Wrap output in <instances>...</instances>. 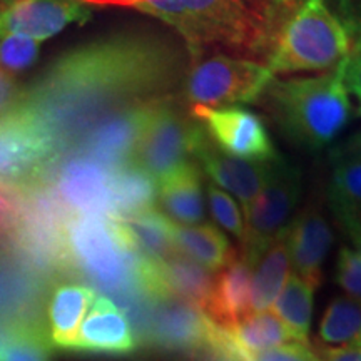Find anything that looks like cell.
<instances>
[{
	"instance_id": "cell-14",
	"label": "cell",
	"mask_w": 361,
	"mask_h": 361,
	"mask_svg": "<svg viewBox=\"0 0 361 361\" xmlns=\"http://www.w3.org/2000/svg\"><path fill=\"white\" fill-rule=\"evenodd\" d=\"M149 340L164 348H197L218 345V328L204 311L186 301L166 298L152 303Z\"/></svg>"
},
{
	"instance_id": "cell-11",
	"label": "cell",
	"mask_w": 361,
	"mask_h": 361,
	"mask_svg": "<svg viewBox=\"0 0 361 361\" xmlns=\"http://www.w3.org/2000/svg\"><path fill=\"white\" fill-rule=\"evenodd\" d=\"M192 117L226 154L246 161L268 162L279 154L263 121L241 107H192Z\"/></svg>"
},
{
	"instance_id": "cell-8",
	"label": "cell",
	"mask_w": 361,
	"mask_h": 361,
	"mask_svg": "<svg viewBox=\"0 0 361 361\" xmlns=\"http://www.w3.org/2000/svg\"><path fill=\"white\" fill-rule=\"evenodd\" d=\"M57 162L52 144L19 111L0 117V188L27 191L47 178Z\"/></svg>"
},
{
	"instance_id": "cell-38",
	"label": "cell",
	"mask_w": 361,
	"mask_h": 361,
	"mask_svg": "<svg viewBox=\"0 0 361 361\" xmlns=\"http://www.w3.org/2000/svg\"><path fill=\"white\" fill-rule=\"evenodd\" d=\"M336 219L340 221L341 228L348 233V236H351V234H361V207L351 211V213L343 214Z\"/></svg>"
},
{
	"instance_id": "cell-29",
	"label": "cell",
	"mask_w": 361,
	"mask_h": 361,
	"mask_svg": "<svg viewBox=\"0 0 361 361\" xmlns=\"http://www.w3.org/2000/svg\"><path fill=\"white\" fill-rule=\"evenodd\" d=\"M328 202L336 218L361 207V157L333 156Z\"/></svg>"
},
{
	"instance_id": "cell-33",
	"label": "cell",
	"mask_w": 361,
	"mask_h": 361,
	"mask_svg": "<svg viewBox=\"0 0 361 361\" xmlns=\"http://www.w3.org/2000/svg\"><path fill=\"white\" fill-rule=\"evenodd\" d=\"M207 201H209L211 214H213L216 223L228 233H231L243 245L246 233L245 218H243L236 201L214 184H207Z\"/></svg>"
},
{
	"instance_id": "cell-39",
	"label": "cell",
	"mask_w": 361,
	"mask_h": 361,
	"mask_svg": "<svg viewBox=\"0 0 361 361\" xmlns=\"http://www.w3.org/2000/svg\"><path fill=\"white\" fill-rule=\"evenodd\" d=\"M333 156H355L361 157V134L350 137L343 146H340L333 152Z\"/></svg>"
},
{
	"instance_id": "cell-35",
	"label": "cell",
	"mask_w": 361,
	"mask_h": 361,
	"mask_svg": "<svg viewBox=\"0 0 361 361\" xmlns=\"http://www.w3.org/2000/svg\"><path fill=\"white\" fill-rule=\"evenodd\" d=\"M241 361H322L318 353L310 348L308 343L290 341L274 348L246 353L239 356Z\"/></svg>"
},
{
	"instance_id": "cell-26",
	"label": "cell",
	"mask_w": 361,
	"mask_h": 361,
	"mask_svg": "<svg viewBox=\"0 0 361 361\" xmlns=\"http://www.w3.org/2000/svg\"><path fill=\"white\" fill-rule=\"evenodd\" d=\"M139 255L151 259H164L176 251L173 243V221L157 207L123 219Z\"/></svg>"
},
{
	"instance_id": "cell-32",
	"label": "cell",
	"mask_w": 361,
	"mask_h": 361,
	"mask_svg": "<svg viewBox=\"0 0 361 361\" xmlns=\"http://www.w3.org/2000/svg\"><path fill=\"white\" fill-rule=\"evenodd\" d=\"M340 12L335 11L348 27L351 35V49L346 57V87L358 102L361 114V13H353L341 4Z\"/></svg>"
},
{
	"instance_id": "cell-5",
	"label": "cell",
	"mask_w": 361,
	"mask_h": 361,
	"mask_svg": "<svg viewBox=\"0 0 361 361\" xmlns=\"http://www.w3.org/2000/svg\"><path fill=\"white\" fill-rule=\"evenodd\" d=\"M261 0H92L90 7H126L156 17L186 42L189 56L200 59L221 47L255 56Z\"/></svg>"
},
{
	"instance_id": "cell-7",
	"label": "cell",
	"mask_w": 361,
	"mask_h": 361,
	"mask_svg": "<svg viewBox=\"0 0 361 361\" xmlns=\"http://www.w3.org/2000/svg\"><path fill=\"white\" fill-rule=\"evenodd\" d=\"M301 173L295 164L274 157L269 162V173L258 196L245 209V243L243 255L251 263L271 241L286 231L295 218V209L300 201Z\"/></svg>"
},
{
	"instance_id": "cell-19",
	"label": "cell",
	"mask_w": 361,
	"mask_h": 361,
	"mask_svg": "<svg viewBox=\"0 0 361 361\" xmlns=\"http://www.w3.org/2000/svg\"><path fill=\"white\" fill-rule=\"evenodd\" d=\"M157 201L162 213L176 224H201L204 219V194L201 171L186 162L157 183Z\"/></svg>"
},
{
	"instance_id": "cell-15",
	"label": "cell",
	"mask_w": 361,
	"mask_h": 361,
	"mask_svg": "<svg viewBox=\"0 0 361 361\" xmlns=\"http://www.w3.org/2000/svg\"><path fill=\"white\" fill-rule=\"evenodd\" d=\"M90 17V6L82 0H22L0 11V30L29 35L35 40L51 39L71 24Z\"/></svg>"
},
{
	"instance_id": "cell-1",
	"label": "cell",
	"mask_w": 361,
	"mask_h": 361,
	"mask_svg": "<svg viewBox=\"0 0 361 361\" xmlns=\"http://www.w3.org/2000/svg\"><path fill=\"white\" fill-rule=\"evenodd\" d=\"M186 72V57L173 40L151 32L116 34L62 54L20 90L13 109L37 126L59 161L106 117L174 97Z\"/></svg>"
},
{
	"instance_id": "cell-37",
	"label": "cell",
	"mask_w": 361,
	"mask_h": 361,
	"mask_svg": "<svg viewBox=\"0 0 361 361\" xmlns=\"http://www.w3.org/2000/svg\"><path fill=\"white\" fill-rule=\"evenodd\" d=\"M20 89H17L12 75L0 71V117L13 109L17 99H19Z\"/></svg>"
},
{
	"instance_id": "cell-17",
	"label": "cell",
	"mask_w": 361,
	"mask_h": 361,
	"mask_svg": "<svg viewBox=\"0 0 361 361\" xmlns=\"http://www.w3.org/2000/svg\"><path fill=\"white\" fill-rule=\"evenodd\" d=\"M135 346L137 343L128 314L111 298L97 296L80 324L72 350L128 355L135 350Z\"/></svg>"
},
{
	"instance_id": "cell-16",
	"label": "cell",
	"mask_w": 361,
	"mask_h": 361,
	"mask_svg": "<svg viewBox=\"0 0 361 361\" xmlns=\"http://www.w3.org/2000/svg\"><path fill=\"white\" fill-rule=\"evenodd\" d=\"M288 251L295 274L318 288L323 263L333 246V229L318 206L308 204L298 213L286 229Z\"/></svg>"
},
{
	"instance_id": "cell-20",
	"label": "cell",
	"mask_w": 361,
	"mask_h": 361,
	"mask_svg": "<svg viewBox=\"0 0 361 361\" xmlns=\"http://www.w3.org/2000/svg\"><path fill=\"white\" fill-rule=\"evenodd\" d=\"M40 274L24 258L0 252V319L34 318L44 293Z\"/></svg>"
},
{
	"instance_id": "cell-36",
	"label": "cell",
	"mask_w": 361,
	"mask_h": 361,
	"mask_svg": "<svg viewBox=\"0 0 361 361\" xmlns=\"http://www.w3.org/2000/svg\"><path fill=\"white\" fill-rule=\"evenodd\" d=\"M322 361H361V343L343 346H319Z\"/></svg>"
},
{
	"instance_id": "cell-10",
	"label": "cell",
	"mask_w": 361,
	"mask_h": 361,
	"mask_svg": "<svg viewBox=\"0 0 361 361\" xmlns=\"http://www.w3.org/2000/svg\"><path fill=\"white\" fill-rule=\"evenodd\" d=\"M72 216L102 214L111 218V168L87 156L59 159L44 179Z\"/></svg>"
},
{
	"instance_id": "cell-12",
	"label": "cell",
	"mask_w": 361,
	"mask_h": 361,
	"mask_svg": "<svg viewBox=\"0 0 361 361\" xmlns=\"http://www.w3.org/2000/svg\"><path fill=\"white\" fill-rule=\"evenodd\" d=\"M161 101L164 99L137 104L106 117L96 128L90 129L72 154L87 156L107 168H116L133 161L135 146L146 128L149 116Z\"/></svg>"
},
{
	"instance_id": "cell-31",
	"label": "cell",
	"mask_w": 361,
	"mask_h": 361,
	"mask_svg": "<svg viewBox=\"0 0 361 361\" xmlns=\"http://www.w3.org/2000/svg\"><path fill=\"white\" fill-rule=\"evenodd\" d=\"M40 40L29 35L0 30V71L7 74L25 71L39 56Z\"/></svg>"
},
{
	"instance_id": "cell-28",
	"label": "cell",
	"mask_w": 361,
	"mask_h": 361,
	"mask_svg": "<svg viewBox=\"0 0 361 361\" xmlns=\"http://www.w3.org/2000/svg\"><path fill=\"white\" fill-rule=\"evenodd\" d=\"M318 336L326 346L361 343V301L350 296L333 298L319 322Z\"/></svg>"
},
{
	"instance_id": "cell-9",
	"label": "cell",
	"mask_w": 361,
	"mask_h": 361,
	"mask_svg": "<svg viewBox=\"0 0 361 361\" xmlns=\"http://www.w3.org/2000/svg\"><path fill=\"white\" fill-rule=\"evenodd\" d=\"M200 123L176 106L174 97L157 102L149 116L133 162L159 183L189 162L192 137Z\"/></svg>"
},
{
	"instance_id": "cell-24",
	"label": "cell",
	"mask_w": 361,
	"mask_h": 361,
	"mask_svg": "<svg viewBox=\"0 0 361 361\" xmlns=\"http://www.w3.org/2000/svg\"><path fill=\"white\" fill-rule=\"evenodd\" d=\"M250 264L252 273V313L268 311L290 276L291 261L286 231L271 241Z\"/></svg>"
},
{
	"instance_id": "cell-23",
	"label": "cell",
	"mask_w": 361,
	"mask_h": 361,
	"mask_svg": "<svg viewBox=\"0 0 361 361\" xmlns=\"http://www.w3.org/2000/svg\"><path fill=\"white\" fill-rule=\"evenodd\" d=\"M111 218L128 219L156 207L157 183L133 161L111 168Z\"/></svg>"
},
{
	"instance_id": "cell-18",
	"label": "cell",
	"mask_w": 361,
	"mask_h": 361,
	"mask_svg": "<svg viewBox=\"0 0 361 361\" xmlns=\"http://www.w3.org/2000/svg\"><path fill=\"white\" fill-rule=\"evenodd\" d=\"M202 311L221 329L252 313V273L243 251H234L231 259L218 271Z\"/></svg>"
},
{
	"instance_id": "cell-2",
	"label": "cell",
	"mask_w": 361,
	"mask_h": 361,
	"mask_svg": "<svg viewBox=\"0 0 361 361\" xmlns=\"http://www.w3.org/2000/svg\"><path fill=\"white\" fill-rule=\"evenodd\" d=\"M350 49L348 27L329 0H261L255 57L274 75L329 71Z\"/></svg>"
},
{
	"instance_id": "cell-27",
	"label": "cell",
	"mask_w": 361,
	"mask_h": 361,
	"mask_svg": "<svg viewBox=\"0 0 361 361\" xmlns=\"http://www.w3.org/2000/svg\"><path fill=\"white\" fill-rule=\"evenodd\" d=\"M314 288L293 273L274 301V314L290 329L295 341L308 343L311 316H313Z\"/></svg>"
},
{
	"instance_id": "cell-22",
	"label": "cell",
	"mask_w": 361,
	"mask_h": 361,
	"mask_svg": "<svg viewBox=\"0 0 361 361\" xmlns=\"http://www.w3.org/2000/svg\"><path fill=\"white\" fill-rule=\"evenodd\" d=\"M290 341H295V338L276 314L271 311H255L233 326L218 328L216 348L238 360L246 353L269 350Z\"/></svg>"
},
{
	"instance_id": "cell-25",
	"label": "cell",
	"mask_w": 361,
	"mask_h": 361,
	"mask_svg": "<svg viewBox=\"0 0 361 361\" xmlns=\"http://www.w3.org/2000/svg\"><path fill=\"white\" fill-rule=\"evenodd\" d=\"M173 243L179 255L196 261L211 273L219 271L234 255L224 233L206 223L192 226L173 223Z\"/></svg>"
},
{
	"instance_id": "cell-3",
	"label": "cell",
	"mask_w": 361,
	"mask_h": 361,
	"mask_svg": "<svg viewBox=\"0 0 361 361\" xmlns=\"http://www.w3.org/2000/svg\"><path fill=\"white\" fill-rule=\"evenodd\" d=\"M346 57L313 78H274L259 97L281 133L300 147L322 151L348 124Z\"/></svg>"
},
{
	"instance_id": "cell-34",
	"label": "cell",
	"mask_w": 361,
	"mask_h": 361,
	"mask_svg": "<svg viewBox=\"0 0 361 361\" xmlns=\"http://www.w3.org/2000/svg\"><path fill=\"white\" fill-rule=\"evenodd\" d=\"M335 281L346 296L361 301V251L343 246L336 259Z\"/></svg>"
},
{
	"instance_id": "cell-21",
	"label": "cell",
	"mask_w": 361,
	"mask_h": 361,
	"mask_svg": "<svg viewBox=\"0 0 361 361\" xmlns=\"http://www.w3.org/2000/svg\"><path fill=\"white\" fill-rule=\"evenodd\" d=\"M94 288L66 281L54 288L47 303L49 340L57 348L72 350L85 314L96 301Z\"/></svg>"
},
{
	"instance_id": "cell-4",
	"label": "cell",
	"mask_w": 361,
	"mask_h": 361,
	"mask_svg": "<svg viewBox=\"0 0 361 361\" xmlns=\"http://www.w3.org/2000/svg\"><path fill=\"white\" fill-rule=\"evenodd\" d=\"M64 268L75 269L107 295L128 303L146 300L142 255L135 250L123 221L102 214H75L62 236Z\"/></svg>"
},
{
	"instance_id": "cell-30",
	"label": "cell",
	"mask_w": 361,
	"mask_h": 361,
	"mask_svg": "<svg viewBox=\"0 0 361 361\" xmlns=\"http://www.w3.org/2000/svg\"><path fill=\"white\" fill-rule=\"evenodd\" d=\"M51 340L37 319H25L0 348V361H51Z\"/></svg>"
},
{
	"instance_id": "cell-40",
	"label": "cell",
	"mask_w": 361,
	"mask_h": 361,
	"mask_svg": "<svg viewBox=\"0 0 361 361\" xmlns=\"http://www.w3.org/2000/svg\"><path fill=\"white\" fill-rule=\"evenodd\" d=\"M351 241H353V245L356 246V250L361 251V234H351Z\"/></svg>"
},
{
	"instance_id": "cell-6",
	"label": "cell",
	"mask_w": 361,
	"mask_h": 361,
	"mask_svg": "<svg viewBox=\"0 0 361 361\" xmlns=\"http://www.w3.org/2000/svg\"><path fill=\"white\" fill-rule=\"evenodd\" d=\"M273 79L274 74L263 64L216 54L207 59H192L183 89L194 106L221 109L259 101Z\"/></svg>"
},
{
	"instance_id": "cell-13",
	"label": "cell",
	"mask_w": 361,
	"mask_h": 361,
	"mask_svg": "<svg viewBox=\"0 0 361 361\" xmlns=\"http://www.w3.org/2000/svg\"><path fill=\"white\" fill-rule=\"evenodd\" d=\"M191 156L218 188L234 194L246 207L263 189L269 173V162L246 161L233 157L216 146L200 124L192 137Z\"/></svg>"
}]
</instances>
